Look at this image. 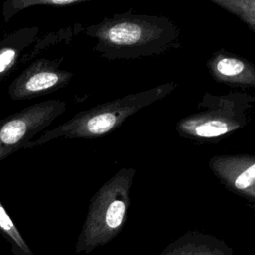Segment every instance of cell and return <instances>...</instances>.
Instances as JSON below:
<instances>
[{"instance_id": "obj_3", "label": "cell", "mask_w": 255, "mask_h": 255, "mask_svg": "<svg viewBox=\"0 0 255 255\" xmlns=\"http://www.w3.org/2000/svg\"><path fill=\"white\" fill-rule=\"evenodd\" d=\"M135 173L133 167H122L92 196L76 243L77 253H91L122 231L131 202L130 190Z\"/></svg>"}, {"instance_id": "obj_1", "label": "cell", "mask_w": 255, "mask_h": 255, "mask_svg": "<svg viewBox=\"0 0 255 255\" xmlns=\"http://www.w3.org/2000/svg\"><path fill=\"white\" fill-rule=\"evenodd\" d=\"M84 32L96 39L93 50L107 60L158 56L180 46V29L170 18L131 10L105 17Z\"/></svg>"}, {"instance_id": "obj_7", "label": "cell", "mask_w": 255, "mask_h": 255, "mask_svg": "<svg viewBox=\"0 0 255 255\" xmlns=\"http://www.w3.org/2000/svg\"><path fill=\"white\" fill-rule=\"evenodd\" d=\"M208 165L227 189L255 203V155H215L209 159Z\"/></svg>"}, {"instance_id": "obj_4", "label": "cell", "mask_w": 255, "mask_h": 255, "mask_svg": "<svg viewBox=\"0 0 255 255\" xmlns=\"http://www.w3.org/2000/svg\"><path fill=\"white\" fill-rule=\"evenodd\" d=\"M254 106L255 95L245 92L205 93L196 111L180 119L175 129L179 135L194 141H217L245 128Z\"/></svg>"}, {"instance_id": "obj_11", "label": "cell", "mask_w": 255, "mask_h": 255, "mask_svg": "<svg viewBox=\"0 0 255 255\" xmlns=\"http://www.w3.org/2000/svg\"><path fill=\"white\" fill-rule=\"evenodd\" d=\"M214 5L231 13L255 32V0H210Z\"/></svg>"}, {"instance_id": "obj_6", "label": "cell", "mask_w": 255, "mask_h": 255, "mask_svg": "<svg viewBox=\"0 0 255 255\" xmlns=\"http://www.w3.org/2000/svg\"><path fill=\"white\" fill-rule=\"evenodd\" d=\"M55 60L41 58L26 67L9 85L12 100H31L54 93L66 87L74 73L62 70Z\"/></svg>"}, {"instance_id": "obj_13", "label": "cell", "mask_w": 255, "mask_h": 255, "mask_svg": "<svg viewBox=\"0 0 255 255\" xmlns=\"http://www.w3.org/2000/svg\"><path fill=\"white\" fill-rule=\"evenodd\" d=\"M0 232L4 235L12 244V250L14 255H34L19 230L14 224L13 220L5 210L4 206L0 202Z\"/></svg>"}, {"instance_id": "obj_9", "label": "cell", "mask_w": 255, "mask_h": 255, "mask_svg": "<svg viewBox=\"0 0 255 255\" xmlns=\"http://www.w3.org/2000/svg\"><path fill=\"white\" fill-rule=\"evenodd\" d=\"M158 255H234V251L212 234L191 230L171 241Z\"/></svg>"}, {"instance_id": "obj_12", "label": "cell", "mask_w": 255, "mask_h": 255, "mask_svg": "<svg viewBox=\"0 0 255 255\" xmlns=\"http://www.w3.org/2000/svg\"><path fill=\"white\" fill-rule=\"evenodd\" d=\"M87 0H9L5 1L2 6V16L5 22H8L21 10L30 8L32 6H53L65 7L77 5Z\"/></svg>"}, {"instance_id": "obj_8", "label": "cell", "mask_w": 255, "mask_h": 255, "mask_svg": "<svg viewBox=\"0 0 255 255\" xmlns=\"http://www.w3.org/2000/svg\"><path fill=\"white\" fill-rule=\"evenodd\" d=\"M206 67L212 78L232 87L255 89V65L224 49L211 54Z\"/></svg>"}, {"instance_id": "obj_10", "label": "cell", "mask_w": 255, "mask_h": 255, "mask_svg": "<svg viewBox=\"0 0 255 255\" xmlns=\"http://www.w3.org/2000/svg\"><path fill=\"white\" fill-rule=\"evenodd\" d=\"M38 34L37 26L25 27L7 34L0 40V82L18 67L24 51L36 41Z\"/></svg>"}, {"instance_id": "obj_2", "label": "cell", "mask_w": 255, "mask_h": 255, "mask_svg": "<svg viewBox=\"0 0 255 255\" xmlns=\"http://www.w3.org/2000/svg\"><path fill=\"white\" fill-rule=\"evenodd\" d=\"M176 87L175 82H166L81 111L56 128L43 131L37 139L29 141L24 149L34 148L59 138L104 136L118 128L130 116L168 96Z\"/></svg>"}, {"instance_id": "obj_5", "label": "cell", "mask_w": 255, "mask_h": 255, "mask_svg": "<svg viewBox=\"0 0 255 255\" xmlns=\"http://www.w3.org/2000/svg\"><path fill=\"white\" fill-rule=\"evenodd\" d=\"M66 109L67 104L61 100H47L1 119L0 162L45 131Z\"/></svg>"}, {"instance_id": "obj_14", "label": "cell", "mask_w": 255, "mask_h": 255, "mask_svg": "<svg viewBox=\"0 0 255 255\" xmlns=\"http://www.w3.org/2000/svg\"><path fill=\"white\" fill-rule=\"evenodd\" d=\"M249 206H250L253 210H255V203H251V204H249Z\"/></svg>"}]
</instances>
